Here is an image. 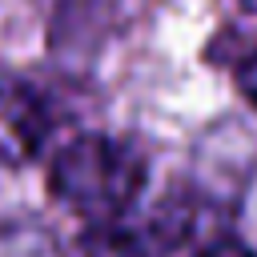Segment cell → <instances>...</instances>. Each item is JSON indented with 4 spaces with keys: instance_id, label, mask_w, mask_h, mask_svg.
Listing matches in <instances>:
<instances>
[{
    "instance_id": "cell-1",
    "label": "cell",
    "mask_w": 257,
    "mask_h": 257,
    "mask_svg": "<svg viewBox=\"0 0 257 257\" xmlns=\"http://www.w3.org/2000/svg\"><path fill=\"white\" fill-rule=\"evenodd\" d=\"M149 181V157L141 145L108 133L72 137L48 169V193L92 225L133 213Z\"/></svg>"
},
{
    "instance_id": "cell-2",
    "label": "cell",
    "mask_w": 257,
    "mask_h": 257,
    "mask_svg": "<svg viewBox=\"0 0 257 257\" xmlns=\"http://www.w3.org/2000/svg\"><path fill=\"white\" fill-rule=\"evenodd\" d=\"M197 225V209L181 197H169L149 217H116L84 229V257H169Z\"/></svg>"
},
{
    "instance_id": "cell-3",
    "label": "cell",
    "mask_w": 257,
    "mask_h": 257,
    "mask_svg": "<svg viewBox=\"0 0 257 257\" xmlns=\"http://www.w3.org/2000/svg\"><path fill=\"white\" fill-rule=\"evenodd\" d=\"M56 120H60L56 100L40 84L24 76H0V133L4 141L16 145L20 157H32L56 128Z\"/></svg>"
},
{
    "instance_id": "cell-4",
    "label": "cell",
    "mask_w": 257,
    "mask_h": 257,
    "mask_svg": "<svg viewBox=\"0 0 257 257\" xmlns=\"http://www.w3.org/2000/svg\"><path fill=\"white\" fill-rule=\"evenodd\" d=\"M0 257H60V249L36 225H8L0 229Z\"/></svg>"
},
{
    "instance_id": "cell-5",
    "label": "cell",
    "mask_w": 257,
    "mask_h": 257,
    "mask_svg": "<svg viewBox=\"0 0 257 257\" xmlns=\"http://www.w3.org/2000/svg\"><path fill=\"white\" fill-rule=\"evenodd\" d=\"M237 88H241V96L257 108V52L237 64Z\"/></svg>"
},
{
    "instance_id": "cell-6",
    "label": "cell",
    "mask_w": 257,
    "mask_h": 257,
    "mask_svg": "<svg viewBox=\"0 0 257 257\" xmlns=\"http://www.w3.org/2000/svg\"><path fill=\"white\" fill-rule=\"evenodd\" d=\"M197 257H257L249 245H241L237 237H221V241H213L209 249H201Z\"/></svg>"
},
{
    "instance_id": "cell-7",
    "label": "cell",
    "mask_w": 257,
    "mask_h": 257,
    "mask_svg": "<svg viewBox=\"0 0 257 257\" xmlns=\"http://www.w3.org/2000/svg\"><path fill=\"white\" fill-rule=\"evenodd\" d=\"M241 8H249V12H257V0H237Z\"/></svg>"
}]
</instances>
